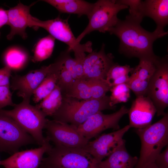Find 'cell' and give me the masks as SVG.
I'll list each match as a JSON object with an SVG mask.
<instances>
[{
    "label": "cell",
    "mask_w": 168,
    "mask_h": 168,
    "mask_svg": "<svg viewBox=\"0 0 168 168\" xmlns=\"http://www.w3.org/2000/svg\"><path fill=\"white\" fill-rule=\"evenodd\" d=\"M108 32L119 38L120 53L128 58L139 59L156 56L153 49V43L168 34L167 31L160 33L155 30L149 32L141 26L140 23L126 17L124 20H119Z\"/></svg>",
    "instance_id": "1"
},
{
    "label": "cell",
    "mask_w": 168,
    "mask_h": 168,
    "mask_svg": "<svg viewBox=\"0 0 168 168\" xmlns=\"http://www.w3.org/2000/svg\"><path fill=\"white\" fill-rule=\"evenodd\" d=\"M110 96L98 99L79 101L73 98L63 96L61 105L52 116L53 120L78 127L95 113L105 110H114Z\"/></svg>",
    "instance_id": "2"
},
{
    "label": "cell",
    "mask_w": 168,
    "mask_h": 168,
    "mask_svg": "<svg viewBox=\"0 0 168 168\" xmlns=\"http://www.w3.org/2000/svg\"><path fill=\"white\" fill-rule=\"evenodd\" d=\"M135 132L141 142L140 156L134 168H145L154 162L162 148L168 144V114L155 123L137 128Z\"/></svg>",
    "instance_id": "3"
},
{
    "label": "cell",
    "mask_w": 168,
    "mask_h": 168,
    "mask_svg": "<svg viewBox=\"0 0 168 168\" xmlns=\"http://www.w3.org/2000/svg\"><path fill=\"white\" fill-rule=\"evenodd\" d=\"M68 19H63L58 17L55 19L42 21L30 15L28 21L29 26L42 28L54 38L67 44V50L74 53L75 58L82 63L86 56L85 53L92 51V44L89 41L81 44L77 40L68 22Z\"/></svg>",
    "instance_id": "4"
},
{
    "label": "cell",
    "mask_w": 168,
    "mask_h": 168,
    "mask_svg": "<svg viewBox=\"0 0 168 168\" xmlns=\"http://www.w3.org/2000/svg\"><path fill=\"white\" fill-rule=\"evenodd\" d=\"M0 114L13 119L39 145L49 141L44 137L42 133L47 120L46 116L36 105H32L29 102L23 100L16 104L12 110H0Z\"/></svg>",
    "instance_id": "5"
},
{
    "label": "cell",
    "mask_w": 168,
    "mask_h": 168,
    "mask_svg": "<svg viewBox=\"0 0 168 168\" xmlns=\"http://www.w3.org/2000/svg\"><path fill=\"white\" fill-rule=\"evenodd\" d=\"M38 168H99L92 157L83 148L54 145L46 153Z\"/></svg>",
    "instance_id": "6"
},
{
    "label": "cell",
    "mask_w": 168,
    "mask_h": 168,
    "mask_svg": "<svg viewBox=\"0 0 168 168\" xmlns=\"http://www.w3.org/2000/svg\"><path fill=\"white\" fill-rule=\"evenodd\" d=\"M127 6L119 3L116 0H99L94 3L92 10L87 16L88 24L84 30L76 38L80 43L87 35L92 31H98L105 33L115 26L119 19L118 13L128 8Z\"/></svg>",
    "instance_id": "7"
},
{
    "label": "cell",
    "mask_w": 168,
    "mask_h": 168,
    "mask_svg": "<svg viewBox=\"0 0 168 168\" xmlns=\"http://www.w3.org/2000/svg\"><path fill=\"white\" fill-rule=\"evenodd\" d=\"M37 144L34 138L12 118L0 114V151L13 153L28 144Z\"/></svg>",
    "instance_id": "8"
},
{
    "label": "cell",
    "mask_w": 168,
    "mask_h": 168,
    "mask_svg": "<svg viewBox=\"0 0 168 168\" xmlns=\"http://www.w3.org/2000/svg\"><path fill=\"white\" fill-rule=\"evenodd\" d=\"M146 96L151 100L157 116H163L168 106V60L161 58L149 82Z\"/></svg>",
    "instance_id": "9"
},
{
    "label": "cell",
    "mask_w": 168,
    "mask_h": 168,
    "mask_svg": "<svg viewBox=\"0 0 168 168\" xmlns=\"http://www.w3.org/2000/svg\"><path fill=\"white\" fill-rule=\"evenodd\" d=\"M77 128L72 124L47 119L44 129L46 130V138L54 145L83 148L89 141L81 135Z\"/></svg>",
    "instance_id": "10"
},
{
    "label": "cell",
    "mask_w": 168,
    "mask_h": 168,
    "mask_svg": "<svg viewBox=\"0 0 168 168\" xmlns=\"http://www.w3.org/2000/svg\"><path fill=\"white\" fill-rule=\"evenodd\" d=\"M61 59L47 66L30 71L23 76L15 75L12 77L11 87L17 91V95L23 100L29 102L31 96L43 79L49 73L61 66Z\"/></svg>",
    "instance_id": "11"
},
{
    "label": "cell",
    "mask_w": 168,
    "mask_h": 168,
    "mask_svg": "<svg viewBox=\"0 0 168 168\" xmlns=\"http://www.w3.org/2000/svg\"><path fill=\"white\" fill-rule=\"evenodd\" d=\"M128 109L122 105L117 111L110 114H104L98 112L89 117L77 127V131L89 141L98 136L103 131L109 129L116 130L120 129L119 122L128 113Z\"/></svg>",
    "instance_id": "12"
},
{
    "label": "cell",
    "mask_w": 168,
    "mask_h": 168,
    "mask_svg": "<svg viewBox=\"0 0 168 168\" xmlns=\"http://www.w3.org/2000/svg\"><path fill=\"white\" fill-rule=\"evenodd\" d=\"M130 128L128 125L114 132L104 133L94 140L89 141L83 148L98 164L125 141L123 138V136Z\"/></svg>",
    "instance_id": "13"
},
{
    "label": "cell",
    "mask_w": 168,
    "mask_h": 168,
    "mask_svg": "<svg viewBox=\"0 0 168 168\" xmlns=\"http://www.w3.org/2000/svg\"><path fill=\"white\" fill-rule=\"evenodd\" d=\"M160 58L156 56L139 59L126 83L136 97L145 96L149 82L154 74Z\"/></svg>",
    "instance_id": "14"
},
{
    "label": "cell",
    "mask_w": 168,
    "mask_h": 168,
    "mask_svg": "<svg viewBox=\"0 0 168 168\" xmlns=\"http://www.w3.org/2000/svg\"><path fill=\"white\" fill-rule=\"evenodd\" d=\"M103 44L98 51H92L86 55L82 62L83 79H105L107 73L115 63L111 53L106 54Z\"/></svg>",
    "instance_id": "15"
},
{
    "label": "cell",
    "mask_w": 168,
    "mask_h": 168,
    "mask_svg": "<svg viewBox=\"0 0 168 168\" xmlns=\"http://www.w3.org/2000/svg\"><path fill=\"white\" fill-rule=\"evenodd\" d=\"M48 141L41 147L17 152L8 158L0 161L5 168H38L43 155L52 147Z\"/></svg>",
    "instance_id": "16"
},
{
    "label": "cell",
    "mask_w": 168,
    "mask_h": 168,
    "mask_svg": "<svg viewBox=\"0 0 168 168\" xmlns=\"http://www.w3.org/2000/svg\"><path fill=\"white\" fill-rule=\"evenodd\" d=\"M153 102L147 96L136 97L128 113L130 128L136 129L145 127L151 124L156 113Z\"/></svg>",
    "instance_id": "17"
},
{
    "label": "cell",
    "mask_w": 168,
    "mask_h": 168,
    "mask_svg": "<svg viewBox=\"0 0 168 168\" xmlns=\"http://www.w3.org/2000/svg\"><path fill=\"white\" fill-rule=\"evenodd\" d=\"M35 3L27 6L20 2L16 6L7 10V25L11 28L10 31L7 36V39L12 40L16 35H19L24 39L26 38V29L29 26L30 9Z\"/></svg>",
    "instance_id": "18"
},
{
    "label": "cell",
    "mask_w": 168,
    "mask_h": 168,
    "mask_svg": "<svg viewBox=\"0 0 168 168\" xmlns=\"http://www.w3.org/2000/svg\"><path fill=\"white\" fill-rule=\"evenodd\" d=\"M144 16L149 17L156 23L155 30L166 32L164 28L168 23V0H146L143 1Z\"/></svg>",
    "instance_id": "19"
},
{
    "label": "cell",
    "mask_w": 168,
    "mask_h": 168,
    "mask_svg": "<svg viewBox=\"0 0 168 168\" xmlns=\"http://www.w3.org/2000/svg\"><path fill=\"white\" fill-rule=\"evenodd\" d=\"M138 158L131 156L125 147V141L104 161L97 164L99 168H134Z\"/></svg>",
    "instance_id": "20"
},
{
    "label": "cell",
    "mask_w": 168,
    "mask_h": 168,
    "mask_svg": "<svg viewBox=\"0 0 168 168\" xmlns=\"http://www.w3.org/2000/svg\"><path fill=\"white\" fill-rule=\"evenodd\" d=\"M63 13L77 15L78 16H88L91 12L94 3L82 0H43Z\"/></svg>",
    "instance_id": "21"
},
{
    "label": "cell",
    "mask_w": 168,
    "mask_h": 168,
    "mask_svg": "<svg viewBox=\"0 0 168 168\" xmlns=\"http://www.w3.org/2000/svg\"><path fill=\"white\" fill-rule=\"evenodd\" d=\"M28 58V55L25 51L16 47H11L7 49L3 56L5 66L9 68L12 70H18L23 68Z\"/></svg>",
    "instance_id": "22"
},
{
    "label": "cell",
    "mask_w": 168,
    "mask_h": 168,
    "mask_svg": "<svg viewBox=\"0 0 168 168\" xmlns=\"http://www.w3.org/2000/svg\"><path fill=\"white\" fill-rule=\"evenodd\" d=\"M62 100L61 90L56 84L53 90L36 106L46 116H52L61 106Z\"/></svg>",
    "instance_id": "23"
},
{
    "label": "cell",
    "mask_w": 168,
    "mask_h": 168,
    "mask_svg": "<svg viewBox=\"0 0 168 168\" xmlns=\"http://www.w3.org/2000/svg\"><path fill=\"white\" fill-rule=\"evenodd\" d=\"M61 66L48 74L34 91L33 95V101L35 103H37L42 100L54 89L57 84Z\"/></svg>",
    "instance_id": "24"
},
{
    "label": "cell",
    "mask_w": 168,
    "mask_h": 168,
    "mask_svg": "<svg viewBox=\"0 0 168 168\" xmlns=\"http://www.w3.org/2000/svg\"><path fill=\"white\" fill-rule=\"evenodd\" d=\"M133 69L127 64L122 66L115 63L108 71L105 79L112 87L126 83L129 79V73L131 74Z\"/></svg>",
    "instance_id": "25"
},
{
    "label": "cell",
    "mask_w": 168,
    "mask_h": 168,
    "mask_svg": "<svg viewBox=\"0 0 168 168\" xmlns=\"http://www.w3.org/2000/svg\"><path fill=\"white\" fill-rule=\"evenodd\" d=\"M55 40L50 35L40 39L35 47L32 61L36 63L49 58L53 51Z\"/></svg>",
    "instance_id": "26"
},
{
    "label": "cell",
    "mask_w": 168,
    "mask_h": 168,
    "mask_svg": "<svg viewBox=\"0 0 168 168\" xmlns=\"http://www.w3.org/2000/svg\"><path fill=\"white\" fill-rule=\"evenodd\" d=\"M65 96L77 99L87 100L92 99L90 84L86 79L75 80L70 89Z\"/></svg>",
    "instance_id": "27"
},
{
    "label": "cell",
    "mask_w": 168,
    "mask_h": 168,
    "mask_svg": "<svg viewBox=\"0 0 168 168\" xmlns=\"http://www.w3.org/2000/svg\"><path fill=\"white\" fill-rule=\"evenodd\" d=\"M67 52L61 58L62 65L72 74L75 80L82 79L83 77V71L82 63L75 58H73L70 56L68 50Z\"/></svg>",
    "instance_id": "28"
},
{
    "label": "cell",
    "mask_w": 168,
    "mask_h": 168,
    "mask_svg": "<svg viewBox=\"0 0 168 168\" xmlns=\"http://www.w3.org/2000/svg\"><path fill=\"white\" fill-rule=\"evenodd\" d=\"M120 3L127 6L129 14L126 17L140 23L144 17L143 14V1L141 0H118Z\"/></svg>",
    "instance_id": "29"
},
{
    "label": "cell",
    "mask_w": 168,
    "mask_h": 168,
    "mask_svg": "<svg viewBox=\"0 0 168 168\" xmlns=\"http://www.w3.org/2000/svg\"><path fill=\"white\" fill-rule=\"evenodd\" d=\"M130 89L126 83L121 84L112 87L110 96L112 106L122 102H127L130 97Z\"/></svg>",
    "instance_id": "30"
},
{
    "label": "cell",
    "mask_w": 168,
    "mask_h": 168,
    "mask_svg": "<svg viewBox=\"0 0 168 168\" xmlns=\"http://www.w3.org/2000/svg\"><path fill=\"white\" fill-rule=\"evenodd\" d=\"M75 80L71 73L63 66L62 62L57 83L62 93L64 92L66 94L71 87Z\"/></svg>",
    "instance_id": "31"
},
{
    "label": "cell",
    "mask_w": 168,
    "mask_h": 168,
    "mask_svg": "<svg viewBox=\"0 0 168 168\" xmlns=\"http://www.w3.org/2000/svg\"><path fill=\"white\" fill-rule=\"evenodd\" d=\"M16 105L12 100L10 86H0V110L7 106H14Z\"/></svg>",
    "instance_id": "32"
},
{
    "label": "cell",
    "mask_w": 168,
    "mask_h": 168,
    "mask_svg": "<svg viewBox=\"0 0 168 168\" xmlns=\"http://www.w3.org/2000/svg\"><path fill=\"white\" fill-rule=\"evenodd\" d=\"M154 162L159 168H168V145L165 150L157 156Z\"/></svg>",
    "instance_id": "33"
},
{
    "label": "cell",
    "mask_w": 168,
    "mask_h": 168,
    "mask_svg": "<svg viewBox=\"0 0 168 168\" xmlns=\"http://www.w3.org/2000/svg\"><path fill=\"white\" fill-rule=\"evenodd\" d=\"M11 72V69L5 66L0 69V86H10Z\"/></svg>",
    "instance_id": "34"
},
{
    "label": "cell",
    "mask_w": 168,
    "mask_h": 168,
    "mask_svg": "<svg viewBox=\"0 0 168 168\" xmlns=\"http://www.w3.org/2000/svg\"><path fill=\"white\" fill-rule=\"evenodd\" d=\"M8 24V16L7 10L0 7V29L4 25ZM1 33L0 32V36Z\"/></svg>",
    "instance_id": "35"
},
{
    "label": "cell",
    "mask_w": 168,
    "mask_h": 168,
    "mask_svg": "<svg viewBox=\"0 0 168 168\" xmlns=\"http://www.w3.org/2000/svg\"><path fill=\"white\" fill-rule=\"evenodd\" d=\"M145 168H159L154 162L150 163L147 165Z\"/></svg>",
    "instance_id": "36"
}]
</instances>
